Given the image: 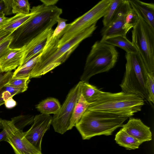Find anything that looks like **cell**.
I'll return each instance as SVG.
<instances>
[{"mask_svg": "<svg viewBox=\"0 0 154 154\" xmlns=\"http://www.w3.org/2000/svg\"><path fill=\"white\" fill-rule=\"evenodd\" d=\"M13 72H10L0 73V90L8 82L12 77Z\"/></svg>", "mask_w": 154, "mask_h": 154, "instance_id": "cell-33", "label": "cell"}, {"mask_svg": "<svg viewBox=\"0 0 154 154\" xmlns=\"http://www.w3.org/2000/svg\"><path fill=\"white\" fill-rule=\"evenodd\" d=\"M146 86L149 102L153 104L154 103V73H148Z\"/></svg>", "mask_w": 154, "mask_h": 154, "instance_id": "cell-30", "label": "cell"}, {"mask_svg": "<svg viewBox=\"0 0 154 154\" xmlns=\"http://www.w3.org/2000/svg\"><path fill=\"white\" fill-rule=\"evenodd\" d=\"M112 0H102L98 2L88 11L67 24L60 39L58 48L69 41L93 24L103 17L106 12Z\"/></svg>", "mask_w": 154, "mask_h": 154, "instance_id": "cell-7", "label": "cell"}, {"mask_svg": "<svg viewBox=\"0 0 154 154\" xmlns=\"http://www.w3.org/2000/svg\"><path fill=\"white\" fill-rule=\"evenodd\" d=\"M2 120L0 118V129L3 128V125L2 124Z\"/></svg>", "mask_w": 154, "mask_h": 154, "instance_id": "cell-40", "label": "cell"}, {"mask_svg": "<svg viewBox=\"0 0 154 154\" xmlns=\"http://www.w3.org/2000/svg\"><path fill=\"white\" fill-rule=\"evenodd\" d=\"M61 107L60 104L57 99L49 97L41 102L36 106L35 108L42 114L55 115L58 112Z\"/></svg>", "mask_w": 154, "mask_h": 154, "instance_id": "cell-21", "label": "cell"}, {"mask_svg": "<svg viewBox=\"0 0 154 154\" xmlns=\"http://www.w3.org/2000/svg\"><path fill=\"white\" fill-rule=\"evenodd\" d=\"M138 17L132 31V42L137 48L149 73H154V31Z\"/></svg>", "mask_w": 154, "mask_h": 154, "instance_id": "cell-8", "label": "cell"}, {"mask_svg": "<svg viewBox=\"0 0 154 154\" xmlns=\"http://www.w3.org/2000/svg\"><path fill=\"white\" fill-rule=\"evenodd\" d=\"M9 18L6 17L4 13H0V27L7 21Z\"/></svg>", "mask_w": 154, "mask_h": 154, "instance_id": "cell-38", "label": "cell"}, {"mask_svg": "<svg viewBox=\"0 0 154 154\" xmlns=\"http://www.w3.org/2000/svg\"><path fill=\"white\" fill-rule=\"evenodd\" d=\"M138 18V15L132 8L126 14L125 17L123 29L127 33L135 25Z\"/></svg>", "mask_w": 154, "mask_h": 154, "instance_id": "cell-27", "label": "cell"}, {"mask_svg": "<svg viewBox=\"0 0 154 154\" xmlns=\"http://www.w3.org/2000/svg\"><path fill=\"white\" fill-rule=\"evenodd\" d=\"M4 104L7 108L11 109L15 106L17 105V103L13 99V97H11L5 101Z\"/></svg>", "mask_w": 154, "mask_h": 154, "instance_id": "cell-35", "label": "cell"}, {"mask_svg": "<svg viewBox=\"0 0 154 154\" xmlns=\"http://www.w3.org/2000/svg\"><path fill=\"white\" fill-rule=\"evenodd\" d=\"M82 82L80 81L71 89L59 111L52 117L51 125L55 132L63 134L68 131L75 106L81 94Z\"/></svg>", "mask_w": 154, "mask_h": 154, "instance_id": "cell-9", "label": "cell"}, {"mask_svg": "<svg viewBox=\"0 0 154 154\" xmlns=\"http://www.w3.org/2000/svg\"><path fill=\"white\" fill-rule=\"evenodd\" d=\"M97 28L95 23L58 48L49 57L36 63L30 72V78L41 77L64 63L84 40L90 37Z\"/></svg>", "mask_w": 154, "mask_h": 154, "instance_id": "cell-6", "label": "cell"}, {"mask_svg": "<svg viewBox=\"0 0 154 154\" xmlns=\"http://www.w3.org/2000/svg\"><path fill=\"white\" fill-rule=\"evenodd\" d=\"M11 121L2 120L3 128L0 132V142L4 141L10 128Z\"/></svg>", "mask_w": 154, "mask_h": 154, "instance_id": "cell-34", "label": "cell"}, {"mask_svg": "<svg viewBox=\"0 0 154 154\" xmlns=\"http://www.w3.org/2000/svg\"><path fill=\"white\" fill-rule=\"evenodd\" d=\"M131 8L154 31V4L139 0H129Z\"/></svg>", "mask_w": 154, "mask_h": 154, "instance_id": "cell-16", "label": "cell"}, {"mask_svg": "<svg viewBox=\"0 0 154 154\" xmlns=\"http://www.w3.org/2000/svg\"><path fill=\"white\" fill-rule=\"evenodd\" d=\"M11 8L13 14L30 13V4L27 0H12Z\"/></svg>", "mask_w": 154, "mask_h": 154, "instance_id": "cell-24", "label": "cell"}, {"mask_svg": "<svg viewBox=\"0 0 154 154\" xmlns=\"http://www.w3.org/2000/svg\"><path fill=\"white\" fill-rule=\"evenodd\" d=\"M42 52L21 66H19L13 72L12 78H30V73L41 57Z\"/></svg>", "mask_w": 154, "mask_h": 154, "instance_id": "cell-22", "label": "cell"}, {"mask_svg": "<svg viewBox=\"0 0 154 154\" xmlns=\"http://www.w3.org/2000/svg\"><path fill=\"white\" fill-rule=\"evenodd\" d=\"M12 0H0V13L5 15L13 14L11 8Z\"/></svg>", "mask_w": 154, "mask_h": 154, "instance_id": "cell-31", "label": "cell"}, {"mask_svg": "<svg viewBox=\"0 0 154 154\" xmlns=\"http://www.w3.org/2000/svg\"><path fill=\"white\" fill-rule=\"evenodd\" d=\"M23 47L19 48H10L8 52L0 59V69L3 72L11 71L21 64L24 54Z\"/></svg>", "mask_w": 154, "mask_h": 154, "instance_id": "cell-15", "label": "cell"}, {"mask_svg": "<svg viewBox=\"0 0 154 154\" xmlns=\"http://www.w3.org/2000/svg\"><path fill=\"white\" fill-rule=\"evenodd\" d=\"M102 92L88 82H83L81 86V94L88 103H93L97 99Z\"/></svg>", "mask_w": 154, "mask_h": 154, "instance_id": "cell-23", "label": "cell"}, {"mask_svg": "<svg viewBox=\"0 0 154 154\" xmlns=\"http://www.w3.org/2000/svg\"><path fill=\"white\" fill-rule=\"evenodd\" d=\"M34 117L32 115H22L12 118L11 121L16 128L23 131L25 127L33 122Z\"/></svg>", "mask_w": 154, "mask_h": 154, "instance_id": "cell-25", "label": "cell"}, {"mask_svg": "<svg viewBox=\"0 0 154 154\" xmlns=\"http://www.w3.org/2000/svg\"><path fill=\"white\" fill-rule=\"evenodd\" d=\"M103 42L119 47L124 50L127 53H137L138 50L132 42L122 35L117 36L106 40Z\"/></svg>", "mask_w": 154, "mask_h": 154, "instance_id": "cell-19", "label": "cell"}, {"mask_svg": "<svg viewBox=\"0 0 154 154\" xmlns=\"http://www.w3.org/2000/svg\"><path fill=\"white\" fill-rule=\"evenodd\" d=\"M30 78H12L9 80L5 85L20 89L24 92L28 89V85L30 81Z\"/></svg>", "mask_w": 154, "mask_h": 154, "instance_id": "cell-29", "label": "cell"}, {"mask_svg": "<svg viewBox=\"0 0 154 154\" xmlns=\"http://www.w3.org/2000/svg\"><path fill=\"white\" fill-rule=\"evenodd\" d=\"M118 56L115 46L96 41L87 57L81 81L88 82L93 76L109 71L115 65Z\"/></svg>", "mask_w": 154, "mask_h": 154, "instance_id": "cell-5", "label": "cell"}, {"mask_svg": "<svg viewBox=\"0 0 154 154\" xmlns=\"http://www.w3.org/2000/svg\"><path fill=\"white\" fill-rule=\"evenodd\" d=\"M122 128L129 135L142 143L152 139V134L149 127L145 125L140 119L130 118Z\"/></svg>", "mask_w": 154, "mask_h": 154, "instance_id": "cell-14", "label": "cell"}, {"mask_svg": "<svg viewBox=\"0 0 154 154\" xmlns=\"http://www.w3.org/2000/svg\"><path fill=\"white\" fill-rule=\"evenodd\" d=\"M115 140L119 145L129 150L138 149L142 143L127 133L122 128L116 134Z\"/></svg>", "mask_w": 154, "mask_h": 154, "instance_id": "cell-18", "label": "cell"}, {"mask_svg": "<svg viewBox=\"0 0 154 154\" xmlns=\"http://www.w3.org/2000/svg\"><path fill=\"white\" fill-rule=\"evenodd\" d=\"M91 103H88L81 94L76 103L70 120L68 130H71L79 121L82 116Z\"/></svg>", "mask_w": 154, "mask_h": 154, "instance_id": "cell-20", "label": "cell"}, {"mask_svg": "<svg viewBox=\"0 0 154 154\" xmlns=\"http://www.w3.org/2000/svg\"><path fill=\"white\" fill-rule=\"evenodd\" d=\"M43 4L45 7L54 6L58 1V0H40Z\"/></svg>", "mask_w": 154, "mask_h": 154, "instance_id": "cell-36", "label": "cell"}, {"mask_svg": "<svg viewBox=\"0 0 154 154\" xmlns=\"http://www.w3.org/2000/svg\"><path fill=\"white\" fill-rule=\"evenodd\" d=\"M4 90V87L0 90V106L5 103V101L2 97V93Z\"/></svg>", "mask_w": 154, "mask_h": 154, "instance_id": "cell-39", "label": "cell"}, {"mask_svg": "<svg viewBox=\"0 0 154 154\" xmlns=\"http://www.w3.org/2000/svg\"><path fill=\"white\" fill-rule=\"evenodd\" d=\"M144 101L134 94L102 91L87 109L129 118L141 110Z\"/></svg>", "mask_w": 154, "mask_h": 154, "instance_id": "cell-2", "label": "cell"}, {"mask_svg": "<svg viewBox=\"0 0 154 154\" xmlns=\"http://www.w3.org/2000/svg\"><path fill=\"white\" fill-rule=\"evenodd\" d=\"M128 118L87 109L75 126L82 139L89 140L96 136L111 135Z\"/></svg>", "mask_w": 154, "mask_h": 154, "instance_id": "cell-3", "label": "cell"}, {"mask_svg": "<svg viewBox=\"0 0 154 154\" xmlns=\"http://www.w3.org/2000/svg\"><path fill=\"white\" fill-rule=\"evenodd\" d=\"M67 21L66 20L60 17L58 18L57 26L53 33L48 37L41 55L37 63L45 60L57 49L58 43L63 35V32L66 27Z\"/></svg>", "mask_w": 154, "mask_h": 154, "instance_id": "cell-13", "label": "cell"}, {"mask_svg": "<svg viewBox=\"0 0 154 154\" xmlns=\"http://www.w3.org/2000/svg\"><path fill=\"white\" fill-rule=\"evenodd\" d=\"M124 18L125 17L118 18L106 26H103L100 31L102 38L100 41L103 42L106 39L117 36L126 37L127 32L123 29Z\"/></svg>", "mask_w": 154, "mask_h": 154, "instance_id": "cell-17", "label": "cell"}, {"mask_svg": "<svg viewBox=\"0 0 154 154\" xmlns=\"http://www.w3.org/2000/svg\"><path fill=\"white\" fill-rule=\"evenodd\" d=\"M125 70L120 85L122 92L133 94L149 102L146 84L149 73L145 63L138 52L126 53Z\"/></svg>", "mask_w": 154, "mask_h": 154, "instance_id": "cell-4", "label": "cell"}, {"mask_svg": "<svg viewBox=\"0 0 154 154\" xmlns=\"http://www.w3.org/2000/svg\"><path fill=\"white\" fill-rule=\"evenodd\" d=\"M54 31L52 28L47 29L23 46L24 56L20 66L25 64L42 52L48 37L53 33Z\"/></svg>", "mask_w": 154, "mask_h": 154, "instance_id": "cell-12", "label": "cell"}, {"mask_svg": "<svg viewBox=\"0 0 154 154\" xmlns=\"http://www.w3.org/2000/svg\"><path fill=\"white\" fill-rule=\"evenodd\" d=\"M4 141L10 144L15 154H42L26 139L23 131L16 128L11 121L10 130Z\"/></svg>", "mask_w": 154, "mask_h": 154, "instance_id": "cell-10", "label": "cell"}, {"mask_svg": "<svg viewBox=\"0 0 154 154\" xmlns=\"http://www.w3.org/2000/svg\"><path fill=\"white\" fill-rule=\"evenodd\" d=\"M11 34L12 33L10 32H2L0 31V44L8 38Z\"/></svg>", "mask_w": 154, "mask_h": 154, "instance_id": "cell-37", "label": "cell"}, {"mask_svg": "<svg viewBox=\"0 0 154 154\" xmlns=\"http://www.w3.org/2000/svg\"><path fill=\"white\" fill-rule=\"evenodd\" d=\"M122 0H112L106 14L103 16L102 22L103 26H107L111 21L116 9Z\"/></svg>", "mask_w": 154, "mask_h": 154, "instance_id": "cell-28", "label": "cell"}, {"mask_svg": "<svg viewBox=\"0 0 154 154\" xmlns=\"http://www.w3.org/2000/svg\"><path fill=\"white\" fill-rule=\"evenodd\" d=\"M11 36L6 40L0 44V59L5 55L9 51L10 46L12 41Z\"/></svg>", "mask_w": 154, "mask_h": 154, "instance_id": "cell-32", "label": "cell"}, {"mask_svg": "<svg viewBox=\"0 0 154 154\" xmlns=\"http://www.w3.org/2000/svg\"><path fill=\"white\" fill-rule=\"evenodd\" d=\"M2 72L1 71V70L0 69V73Z\"/></svg>", "mask_w": 154, "mask_h": 154, "instance_id": "cell-41", "label": "cell"}, {"mask_svg": "<svg viewBox=\"0 0 154 154\" xmlns=\"http://www.w3.org/2000/svg\"><path fill=\"white\" fill-rule=\"evenodd\" d=\"M62 13V9L56 6L45 7L42 4L29 20L12 33L10 48H22L47 29L52 28Z\"/></svg>", "mask_w": 154, "mask_h": 154, "instance_id": "cell-1", "label": "cell"}, {"mask_svg": "<svg viewBox=\"0 0 154 154\" xmlns=\"http://www.w3.org/2000/svg\"><path fill=\"white\" fill-rule=\"evenodd\" d=\"M131 8L129 0H122L116 9L110 22L114 21L118 18L125 17Z\"/></svg>", "mask_w": 154, "mask_h": 154, "instance_id": "cell-26", "label": "cell"}, {"mask_svg": "<svg viewBox=\"0 0 154 154\" xmlns=\"http://www.w3.org/2000/svg\"><path fill=\"white\" fill-rule=\"evenodd\" d=\"M52 117L50 115L42 113L36 115L31 127L23 132L26 139L41 151L42 139L51 125Z\"/></svg>", "mask_w": 154, "mask_h": 154, "instance_id": "cell-11", "label": "cell"}]
</instances>
